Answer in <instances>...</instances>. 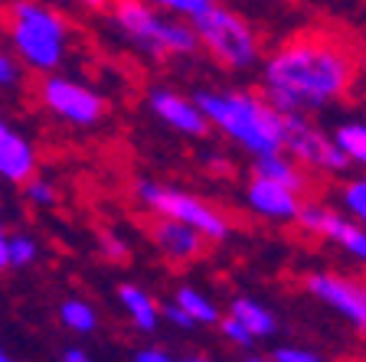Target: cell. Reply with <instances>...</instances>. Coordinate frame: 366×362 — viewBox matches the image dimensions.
I'll use <instances>...</instances> for the list:
<instances>
[{"label":"cell","instance_id":"obj_1","mask_svg":"<svg viewBox=\"0 0 366 362\" xmlns=\"http://www.w3.org/2000/svg\"><path fill=\"white\" fill-rule=\"evenodd\" d=\"M353 72V56L337 43L295 39L265 62L262 89L278 114H311L347 95Z\"/></svg>","mask_w":366,"mask_h":362},{"label":"cell","instance_id":"obj_2","mask_svg":"<svg viewBox=\"0 0 366 362\" xmlns=\"http://www.w3.org/2000/svg\"><path fill=\"white\" fill-rule=\"evenodd\" d=\"M197 108L209 124L236 141L249 154H274L285 147V114H278L265 99L249 91H199Z\"/></svg>","mask_w":366,"mask_h":362},{"label":"cell","instance_id":"obj_3","mask_svg":"<svg viewBox=\"0 0 366 362\" xmlns=\"http://www.w3.org/2000/svg\"><path fill=\"white\" fill-rule=\"evenodd\" d=\"M7 33L23 66L36 72H56L69 49V26L53 7L39 0H14L7 14Z\"/></svg>","mask_w":366,"mask_h":362},{"label":"cell","instance_id":"obj_4","mask_svg":"<svg viewBox=\"0 0 366 362\" xmlns=\"http://www.w3.org/2000/svg\"><path fill=\"white\" fill-rule=\"evenodd\" d=\"M112 23L131 46L144 49L154 59H164V56H190L199 46L197 33H193L187 23L167 20V16L157 14L144 0H118L112 10Z\"/></svg>","mask_w":366,"mask_h":362},{"label":"cell","instance_id":"obj_5","mask_svg":"<svg viewBox=\"0 0 366 362\" xmlns=\"http://www.w3.org/2000/svg\"><path fill=\"white\" fill-rule=\"evenodd\" d=\"M193 33L216 59L232 69H249L259 59V39H255L252 26L219 4H213L206 14L193 20Z\"/></svg>","mask_w":366,"mask_h":362},{"label":"cell","instance_id":"obj_6","mask_svg":"<svg viewBox=\"0 0 366 362\" xmlns=\"http://www.w3.org/2000/svg\"><path fill=\"white\" fill-rule=\"evenodd\" d=\"M137 196L151 212L164 216V219H177L187 222L190 228H197L206 241H222L229 235V219L219 209H213L209 203H203L193 193H183L174 186H160L154 180H141L137 183Z\"/></svg>","mask_w":366,"mask_h":362},{"label":"cell","instance_id":"obj_7","mask_svg":"<svg viewBox=\"0 0 366 362\" xmlns=\"http://www.w3.org/2000/svg\"><path fill=\"white\" fill-rule=\"evenodd\" d=\"M39 99L53 118L66 121L72 128H95L105 118V99L69 76H49L39 89Z\"/></svg>","mask_w":366,"mask_h":362},{"label":"cell","instance_id":"obj_8","mask_svg":"<svg viewBox=\"0 0 366 362\" xmlns=\"http://www.w3.org/2000/svg\"><path fill=\"white\" fill-rule=\"evenodd\" d=\"M282 151H288L297 164L314 166V170H330V174L347 170V157L340 154L334 137H327L317 124H311L305 114H285V147Z\"/></svg>","mask_w":366,"mask_h":362},{"label":"cell","instance_id":"obj_9","mask_svg":"<svg viewBox=\"0 0 366 362\" xmlns=\"http://www.w3.org/2000/svg\"><path fill=\"white\" fill-rule=\"evenodd\" d=\"M305 287L317 301L330 303L337 313H343L350 323L366 326V284L340 278V274L320 271V274H311V278L305 281Z\"/></svg>","mask_w":366,"mask_h":362},{"label":"cell","instance_id":"obj_10","mask_svg":"<svg viewBox=\"0 0 366 362\" xmlns=\"http://www.w3.org/2000/svg\"><path fill=\"white\" fill-rule=\"evenodd\" d=\"M151 111L157 114L167 128H174L177 134L183 137H203L209 131V121L203 118V111L197 108L193 99H183L180 91H170V89H154L151 99H147Z\"/></svg>","mask_w":366,"mask_h":362},{"label":"cell","instance_id":"obj_11","mask_svg":"<svg viewBox=\"0 0 366 362\" xmlns=\"http://www.w3.org/2000/svg\"><path fill=\"white\" fill-rule=\"evenodd\" d=\"M36 174V147L0 118V180L26 183Z\"/></svg>","mask_w":366,"mask_h":362},{"label":"cell","instance_id":"obj_12","mask_svg":"<svg viewBox=\"0 0 366 362\" xmlns=\"http://www.w3.org/2000/svg\"><path fill=\"white\" fill-rule=\"evenodd\" d=\"M245 203L252 206V212H255V216L272 219V222H295L297 219V209H301L297 193L278 186V183L262 180V176H255V180L249 183V189H245Z\"/></svg>","mask_w":366,"mask_h":362},{"label":"cell","instance_id":"obj_13","mask_svg":"<svg viewBox=\"0 0 366 362\" xmlns=\"http://www.w3.org/2000/svg\"><path fill=\"white\" fill-rule=\"evenodd\" d=\"M151 238L170 261H193V258H199L203 241H206L203 235H199L197 228H190L187 222L164 219V216H157V222H154V228H151Z\"/></svg>","mask_w":366,"mask_h":362},{"label":"cell","instance_id":"obj_14","mask_svg":"<svg viewBox=\"0 0 366 362\" xmlns=\"http://www.w3.org/2000/svg\"><path fill=\"white\" fill-rule=\"evenodd\" d=\"M314 235L334 241L337 248H343L350 258H357V261L366 264V226H360L357 219L340 216V212H330L327 206H324L317 226H314Z\"/></svg>","mask_w":366,"mask_h":362},{"label":"cell","instance_id":"obj_15","mask_svg":"<svg viewBox=\"0 0 366 362\" xmlns=\"http://www.w3.org/2000/svg\"><path fill=\"white\" fill-rule=\"evenodd\" d=\"M255 176H262V180H268V183H278V186L291 189L297 196H301V189H305V183H307L305 174L297 170V160H288L282 151L255 157Z\"/></svg>","mask_w":366,"mask_h":362},{"label":"cell","instance_id":"obj_16","mask_svg":"<svg viewBox=\"0 0 366 362\" xmlns=\"http://www.w3.org/2000/svg\"><path fill=\"white\" fill-rule=\"evenodd\" d=\"M118 301H122L124 313L131 317V323H134L137 330L151 333L154 326H157L160 310H157V303L151 301V294H147L144 287H137V284H122V287H118Z\"/></svg>","mask_w":366,"mask_h":362},{"label":"cell","instance_id":"obj_17","mask_svg":"<svg viewBox=\"0 0 366 362\" xmlns=\"http://www.w3.org/2000/svg\"><path fill=\"white\" fill-rule=\"evenodd\" d=\"M229 317H236L255 340H259V336H272V333L278 330V320H274L272 310H268L265 303L252 301V297H239V301H232Z\"/></svg>","mask_w":366,"mask_h":362},{"label":"cell","instance_id":"obj_18","mask_svg":"<svg viewBox=\"0 0 366 362\" xmlns=\"http://www.w3.org/2000/svg\"><path fill=\"white\" fill-rule=\"evenodd\" d=\"M334 144L340 147V154L347 157V164L366 166V124L363 121H350V124H340L334 134Z\"/></svg>","mask_w":366,"mask_h":362},{"label":"cell","instance_id":"obj_19","mask_svg":"<svg viewBox=\"0 0 366 362\" xmlns=\"http://www.w3.org/2000/svg\"><path fill=\"white\" fill-rule=\"evenodd\" d=\"M174 303L193 320V323H216V320H219V310H216V303L209 301L206 294H199L197 287H190V284L177 291V301Z\"/></svg>","mask_w":366,"mask_h":362},{"label":"cell","instance_id":"obj_20","mask_svg":"<svg viewBox=\"0 0 366 362\" xmlns=\"http://www.w3.org/2000/svg\"><path fill=\"white\" fill-rule=\"evenodd\" d=\"M59 320L62 326H69L72 333H92L99 326V313L89 301H79V297H69L59 307Z\"/></svg>","mask_w":366,"mask_h":362},{"label":"cell","instance_id":"obj_21","mask_svg":"<svg viewBox=\"0 0 366 362\" xmlns=\"http://www.w3.org/2000/svg\"><path fill=\"white\" fill-rule=\"evenodd\" d=\"M39 258V241L30 232L7 235V268H30Z\"/></svg>","mask_w":366,"mask_h":362},{"label":"cell","instance_id":"obj_22","mask_svg":"<svg viewBox=\"0 0 366 362\" xmlns=\"http://www.w3.org/2000/svg\"><path fill=\"white\" fill-rule=\"evenodd\" d=\"M343 209H347L350 219L366 226V176H357V180L347 183V189H343Z\"/></svg>","mask_w":366,"mask_h":362},{"label":"cell","instance_id":"obj_23","mask_svg":"<svg viewBox=\"0 0 366 362\" xmlns=\"http://www.w3.org/2000/svg\"><path fill=\"white\" fill-rule=\"evenodd\" d=\"M23 193H26V199H30L33 206H43V209H53V206L59 203V189H56L49 180L36 176V174L23 183Z\"/></svg>","mask_w":366,"mask_h":362},{"label":"cell","instance_id":"obj_24","mask_svg":"<svg viewBox=\"0 0 366 362\" xmlns=\"http://www.w3.org/2000/svg\"><path fill=\"white\" fill-rule=\"evenodd\" d=\"M151 4H157V7H164V10H174V14H180V16L197 20L199 14H206V10L213 7L216 0H151Z\"/></svg>","mask_w":366,"mask_h":362},{"label":"cell","instance_id":"obj_25","mask_svg":"<svg viewBox=\"0 0 366 362\" xmlns=\"http://www.w3.org/2000/svg\"><path fill=\"white\" fill-rule=\"evenodd\" d=\"M20 59L7 49H0V89H16L20 85Z\"/></svg>","mask_w":366,"mask_h":362},{"label":"cell","instance_id":"obj_26","mask_svg":"<svg viewBox=\"0 0 366 362\" xmlns=\"http://www.w3.org/2000/svg\"><path fill=\"white\" fill-rule=\"evenodd\" d=\"M99 248H102V255L112 258V261H124V258H128V241H124L118 232H102Z\"/></svg>","mask_w":366,"mask_h":362},{"label":"cell","instance_id":"obj_27","mask_svg":"<svg viewBox=\"0 0 366 362\" xmlns=\"http://www.w3.org/2000/svg\"><path fill=\"white\" fill-rule=\"evenodd\" d=\"M222 333H226V336L236 343V346H252V343H255V336H252V333L245 330V326L239 323L236 317H226V320H222Z\"/></svg>","mask_w":366,"mask_h":362},{"label":"cell","instance_id":"obj_28","mask_svg":"<svg viewBox=\"0 0 366 362\" xmlns=\"http://www.w3.org/2000/svg\"><path fill=\"white\" fill-rule=\"evenodd\" d=\"M274 362H324L320 356L307 353V349H295V346H282L274 353Z\"/></svg>","mask_w":366,"mask_h":362},{"label":"cell","instance_id":"obj_29","mask_svg":"<svg viewBox=\"0 0 366 362\" xmlns=\"http://www.w3.org/2000/svg\"><path fill=\"white\" fill-rule=\"evenodd\" d=\"M164 317H167L174 326H180V330H193V326H197L180 307H177V303H167V307H164Z\"/></svg>","mask_w":366,"mask_h":362},{"label":"cell","instance_id":"obj_30","mask_svg":"<svg viewBox=\"0 0 366 362\" xmlns=\"http://www.w3.org/2000/svg\"><path fill=\"white\" fill-rule=\"evenodd\" d=\"M134 362H174L167 353H160V349H141L134 356Z\"/></svg>","mask_w":366,"mask_h":362},{"label":"cell","instance_id":"obj_31","mask_svg":"<svg viewBox=\"0 0 366 362\" xmlns=\"http://www.w3.org/2000/svg\"><path fill=\"white\" fill-rule=\"evenodd\" d=\"M0 271H7V232L0 226Z\"/></svg>","mask_w":366,"mask_h":362},{"label":"cell","instance_id":"obj_32","mask_svg":"<svg viewBox=\"0 0 366 362\" xmlns=\"http://www.w3.org/2000/svg\"><path fill=\"white\" fill-rule=\"evenodd\" d=\"M62 362H92V359L82 353V349H66V353H62Z\"/></svg>","mask_w":366,"mask_h":362},{"label":"cell","instance_id":"obj_33","mask_svg":"<svg viewBox=\"0 0 366 362\" xmlns=\"http://www.w3.org/2000/svg\"><path fill=\"white\" fill-rule=\"evenodd\" d=\"M79 4H85V7H108V4H112V0H79Z\"/></svg>","mask_w":366,"mask_h":362},{"label":"cell","instance_id":"obj_34","mask_svg":"<svg viewBox=\"0 0 366 362\" xmlns=\"http://www.w3.org/2000/svg\"><path fill=\"white\" fill-rule=\"evenodd\" d=\"M0 362H16V359H14V356H10L4 346H0Z\"/></svg>","mask_w":366,"mask_h":362},{"label":"cell","instance_id":"obj_35","mask_svg":"<svg viewBox=\"0 0 366 362\" xmlns=\"http://www.w3.org/2000/svg\"><path fill=\"white\" fill-rule=\"evenodd\" d=\"M183 362H209L206 356H190V359H183Z\"/></svg>","mask_w":366,"mask_h":362},{"label":"cell","instance_id":"obj_36","mask_svg":"<svg viewBox=\"0 0 366 362\" xmlns=\"http://www.w3.org/2000/svg\"><path fill=\"white\" fill-rule=\"evenodd\" d=\"M245 362H274V359H245Z\"/></svg>","mask_w":366,"mask_h":362}]
</instances>
